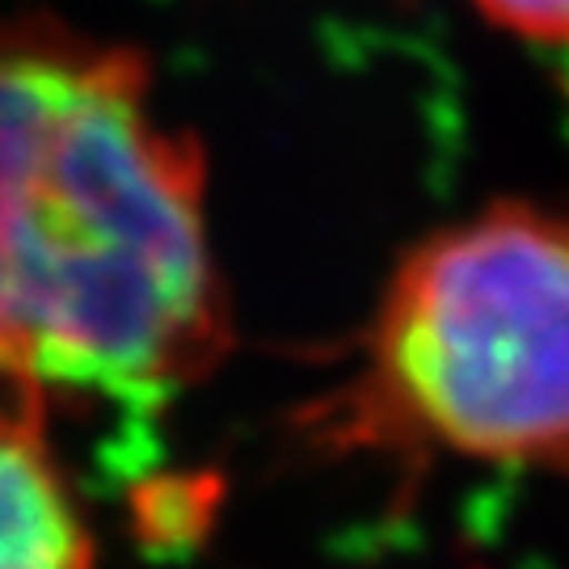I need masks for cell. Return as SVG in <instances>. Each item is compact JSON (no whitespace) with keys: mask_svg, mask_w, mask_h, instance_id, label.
Instances as JSON below:
<instances>
[{"mask_svg":"<svg viewBox=\"0 0 569 569\" xmlns=\"http://www.w3.org/2000/svg\"><path fill=\"white\" fill-rule=\"evenodd\" d=\"M0 346L42 385L157 409L228 350L194 136L140 51L0 18Z\"/></svg>","mask_w":569,"mask_h":569,"instance_id":"6da1fadb","label":"cell"},{"mask_svg":"<svg viewBox=\"0 0 569 569\" xmlns=\"http://www.w3.org/2000/svg\"><path fill=\"white\" fill-rule=\"evenodd\" d=\"M317 439L569 472V216L493 203L392 270Z\"/></svg>","mask_w":569,"mask_h":569,"instance_id":"7a4b0ae2","label":"cell"},{"mask_svg":"<svg viewBox=\"0 0 569 569\" xmlns=\"http://www.w3.org/2000/svg\"><path fill=\"white\" fill-rule=\"evenodd\" d=\"M0 569H98L93 531L51 448V388L0 346Z\"/></svg>","mask_w":569,"mask_h":569,"instance_id":"3957f363","label":"cell"},{"mask_svg":"<svg viewBox=\"0 0 569 569\" xmlns=\"http://www.w3.org/2000/svg\"><path fill=\"white\" fill-rule=\"evenodd\" d=\"M481 18L515 39L569 47V0H472Z\"/></svg>","mask_w":569,"mask_h":569,"instance_id":"277c9868","label":"cell"}]
</instances>
